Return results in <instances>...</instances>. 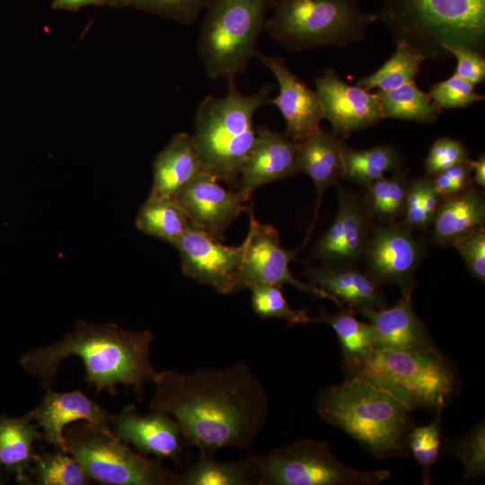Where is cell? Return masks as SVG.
Segmentation results:
<instances>
[{
  "label": "cell",
  "instance_id": "obj_18",
  "mask_svg": "<svg viewBox=\"0 0 485 485\" xmlns=\"http://www.w3.org/2000/svg\"><path fill=\"white\" fill-rule=\"evenodd\" d=\"M190 223L222 239L230 225L246 210V200L200 171L174 199Z\"/></svg>",
  "mask_w": 485,
  "mask_h": 485
},
{
  "label": "cell",
  "instance_id": "obj_39",
  "mask_svg": "<svg viewBox=\"0 0 485 485\" xmlns=\"http://www.w3.org/2000/svg\"><path fill=\"white\" fill-rule=\"evenodd\" d=\"M475 86L454 74L431 85L427 95L442 110L467 108L484 100V95L476 93Z\"/></svg>",
  "mask_w": 485,
  "mask_h": 485
},
{
  "label": "cell",
  "instance_id": "obj_26",
  "mask_svg": "<svg viewBox=\"0 0 485 485\" xmlns=\"http://www.w3.org/2000/svg\"><path fill=\"white\" fill-rule=\"evenodd\" d=\"M38 428L29 413L20 418L0 417V481L4 468L19 481L30 483L34 443L42 437Z\"/></svg>",
  "mask_w": 485,
  "mask_h": 485
},
{
  "label": "cell",
  "instance_id": "obj_24",
  "mask_svg": "<svg viewBox=\"0 0 485 485\" xmlns=\"http://www.w3.org/2000/svg\"><path fill=\"white\" fill-rule=\"evenodd\" d=\"M200 171L192 136L184 132L174 134L154 159L148 197L175 199Z\"/></svg>",
  "mask_w": 485,
  "mask_h": 485
},
{
  "label": "cell",
  "instance_id": "obj_19",
  "mask_svg": "<svg viewBox=\"0 0 485 485\" xmlns=\"http://www.w3.org/2000/svg\"><path fill=\"white\" fill-rule=\"evenodd\" d=\"M299 142L266 126L256 128V137L239 174L237 190L248 201L257 189L293 177L298 169Z\"/></svg>",
  "mask_w": 485,
  "mask_h": 485
},
{
  "label": "cell",
  "instance_id": "obj_10",
  "mask_svg": "<svg viewBox=\"0 0 485 485\" xmlns=\"http://www.w3.org/2000/svg\"><path fill=\"white\" fill-rule=\"evenodd\" d=\"M65 452L91 479L107 485H174L176 472L162 461L131 449L110 430L79 420L64 429Z\"/></svg>",
  "mask_w": 485,
  "mask_h": 485
},
{
  "label": "cell",
  "instance_id": "obj_21",
  "mask_svg": "<svg viewBox=\"0 0 485 485\" xmlns=\"http://www.w3.org/2000/svg\"><path fill=\"white\" fill-rule=\"evenodd\" d=\"M304 275L309 284L330 295L340 310L357 314L366 308L385 307L381 285L356 265L308 267Z\"/></svg>",
  "mask_w": 485,
  "mask_h": 485
},
{
  "label": "cell",
  "instance_id": "obj_46",
  "mask_svg": "<svg viewBox=\"0 0 485 485\" xmlns=\"http://www.w3.org/2000/svg\"><path fill=\"white\" fill-rule=\"evenodd\" d=\"M70 1H73V0H53V2H55L57 4H63V3H66V2H70Z\"/></svg>",
  "mask_w": 485,
  "mask_h": 485
},
{
  "label": "cell",
  "instance_id": "obj_16",
  "mask_svg": "<svg viewBox=\"0 0 485 485\" xmlns=\"http://www.w3.org/2000/svg\"><path fill=\"white\" fill-rule=\"evenodd\" d=\"M110 424L113 435L137 451L181 464L186 444L179 423L170 414L151 410L143 415L129 404L119 413L110 415Z\"/></svg>",
  "mask_w": 485,
  "mask_h": 485
},
{
  "label": "cell",
  "instance_id": "obj_34",
  "mask_svg": "<svg viewBox=\"0 0 485 485\" xmlns=\"http://www.w3.org/2000/svg\"><path fill=\"white\" fill-rule=\"evenodd\" d=\"M32 465L31 484L85 485L92 481L78 461L61 450L35 454Z\"/></svg>",
  "mask_w": 485,
  "mask_h": 485
},
{
  "label": "cell",
  "instance_id": "obj_44",
  "mask_svg": "<svg viewBox=\"0 0 485 485\" xmlns=\"http://www.w3.org/2000/svg\"><path fill=\"white\" fill-rule=\"evenodd\" d=\"M450 57L456 58L454 74L474 84L485 80L484 55L461 46H444Z\"/></svg>",
  "mask_w": 485,
  "mask_h": 485
},
{
  "label": "cell",
  "instance_id": "obj_15",
  "mask_svg": "<svg viewBox=\"0 0 485 485\" xmlns=\"http://www.w3.org/2000/svg\"><path fill=\"white\" fill-rule=\"evenodd\" d=\"M336 216L312 250V257L331 266H350L363 258L374 227L362 198L340 188Z\"/></svg>",
  "mask_w": 485,
  "mask_h": 485
},
{
  "label": "cell",
  "instance_id": "obj_2",
  "mask_svg": "<svg viewBox=\"0 0 485 485\" xmlns=\"http://www.w3.org/2000/svg\"><path fill=\"white\" fill-rule=\"evenodd\" d=\"M153 340L148 330L128 331L114 322L81 320L62 340L29 351L20 363L48 391L55 383L60 362L75 356L84 363L85 382L98 392L106 390L114 395L117 384H122L133 388L140 401L145 385L158 374L150 360Z\"/></svg>",
  "mask_w": 485,
  "mask_h": 485
},
{
  "label": "cell",
  "instance_id": "obj_31",
  "mask_svg": "<svg viewBox=\"0 0 485 485\" xmlns=\"http://www.w3.org/2000/svg\"><path fill=\"white\" fill-rule=\"evenodd\" d=\"M375 94L384 119L431 124L438 119L443 110L415 82L389 91H375Z\"/></svg>",
  "mask_w": 485,
  "mask_h": 485
},
{
  "label": "cell",
  "instance_id": "obj_23",
  "mask_svg": "<svg viewBox=\"0 0 485 485\" xmlns=\"http://www.w3.org/2000/svg\"><path fill=\"white\" fill-rule=\"evenodd\" d=\"M348 145L344 138L321 126L299 142V172L308 175L316 192V205L312 227L315 222L323 195L332 185L343 178L344 154Z\"/></svg>",
  "mask_w": 485,
  "mask_h": 485
},
{
  "label": "cell",
  "instance_id": "obj_14",
  "mask_svg": "<svg viewBox=\"0 0 485 485\" xmlns=\"http://www.w3.org/2000/svg\"><path fill=\"white\" fill-rule=\"evenodd\" d=\"M323 119L331 126V132L342 138L352 133L376 126L384 119L375 94L342 80L332 68L314 77Z\"/></svg>",
  "mask_w": 485,
  "mask_h": 485
},
{
  "label": "cell",
  "instance_id": "obj_36",
  "mask_svg": "<svg viewBox=\"0 0 485 485\" xmlns=\"http://www.w3.org/2000/svg\"><path fill=\"white\" fill-rule=\"evenodd\" d=\"M441 200L430 177L410 180L401 223L412 230L431 226Z\"/></svg>",
  "mask_w": 485,
  "mask_h": 485
},
{
  "label": "cell",
  "instance_id": "obj_20",
  "mask_svg": "<svg viewBox=\"0 0 485 485\" xmlns=\"http://www.w3.org/2000/svg\"><path fill=\"white\" fill-rule=\"evenodd\" d=\"M29 414L41 428L46 442L64 452V429L71 423L84 420L111 431L108 411L81 391L57 392L48 390L41 402Z\"/></svg>",
  "mask_w": 485,
  "mask_h": 485
},
{
  "label": "cell",
  "instance_id": "obj_33",
  "mask_svg": "<svg viewBox=\"0 0 485 485\" xmlns=\"http://www.w3.org/2000/svg\"><path fill=\"white\" fill-rule=\"evenodd\" d=\"M409 183L408 171L399 169L365 188L362 199L372 219L388 224L402 216Z\"/></svg>",
  "mask_w": 485,
  "mask_h": 485
},
{
  "label": "cell",
  "instance_id": "obj_8",
  "mask_svg": "<svg viewBox=\"0 0 485 485\" xmlns=\"http://www.w3.org/2000/svg\"><path fill=\"white\" fill-rule=\"evenodd\" d=\"M274 0H208L197 52L211 79L243 73L258 52Z\"/></svg>",
  "mask_w": 485,
  "mask_h": 485
},
{
  "label": "cell",
  "instance_id": "obj_13",
  "mask_svg": "<svg viewBox=\"0 0 485 485\" xmlns=\"http://www.w3.org/2000/svg\"><path fill=\"white\" fill-rule=\"evenodd\" d=\"M174 247L185 276L222 295L238 292L243 242L238 246L225 245L217 237L190 223Z\"/></svg>",
  "mask_w": 485,
  "mask_h": 485
},
{
  "label": "cell",
  "instance_id": "obj_43",
  "mask_svg": "<svg viewBox=\"0 0 485 485\" xmlns=\"http://www.w3.org/2000/svg\"><path fill=\"white\" fill-rule=\"evenodd\" d=\"M471 161L457 163L431 177L434 187L442 198L457 194L473 185Z\"/></svg>",
  "mask_w": 485,
  "mask_h": 485
},
{
  "label": "cell",
  "instance_id": "obj_32",
  "mask_svg": "<svg viewBox=\"0 0 485 485\" xmlns=\"http://www.w3.org/2000/svg\"><path fill=\"white\" fill-rule=\"evenodd\" d=\"M427 57L416 48L400 42L394 53L374 73L357 81L366 91H389L415 82L422 62Z\"/></svg>",
  "mask_w": 485,
  "mask_h": 485
},
{
  "label": "cell",
  "instance_id": "obj_12",
  "mask_svg": "<svg viewBox=\"0 0 485 485\" xmlns=\"http://www.w3.org/2000/svg\"><path fill=\"white\" fill-rule=\"evenodd\" d=\"M423 242L401 222L374 225L363 258L380 285L394 284L401 296H411L414 276L424 254Z\"/></svg>",
  "mask_w": 485,
  "mask_h": 485
},
{
  "label": "cell",
  "instance_id": "obj_7",
  "mask_svg": "<svg viewBox=\"0 0 485 485\" xmlns=\"http://www.w3.org/2000/svg\"><path fill=\"white\" fill-rule=\"evenodd\" d=\"M265 31L288 51L347 47L362 41L375 13L361 10L360 0H274Z\"/></svg>",
  "mask_w": 485,
  "mask_h": 485
},
{
  "label": "cell",
  "instance_id": "obj_9",
  "mask_svg": "<svg viewBox=\"0 0 485 485\" xmlns=\"http://www.w3.org/2000/svg\"><path fill=\"white\" fill-rule=\"evenodd\" d=\"M243 459L258 485H376L387 470L360 471L340 462L324 441L298 439Z\"/></svg>",
  "mask_w": 485,
  "mask_h": 485
},
{
  "label": "cell",
  "instance_id": "obj_17",
  "mask_svg": "<svg viewBox=\"0 0 485 485\" xmlns=\"http://www.w3.org/2000/svg\"><path fill=\"white\" fill-rule=\"evenodd\" d=\"M274 75L278 93L269 104L276 106L285 123L284 134L295 142H301L320 127L323 111L316 91L294 74L282 57L269 56L258 50L255 55Z\"/></svg>",
  "mask_w": 485,
  "mask_h": 485
},
{
  "label": "cell",
  "instance_id": "obj_41",
  "mask_svg": "<svg viewBox=\"0 0 485 485\" xmlns=\"http://www.w3.org/2000/svg\"><path fill=\"white\" fill-rule=\"evenodd\" d=\"M471 160L468 150L461 141L448 137H439L432 144L425 159L426 177L431 178L457 163Z\"/></svg>",
  "mask_w": 485,
  "mask_h": 485
},
{
  "label": "cell",
  "instance_id": "obj_22",
  "mask_svg": "<svg viewBox=\"0 0 485 485\" xmlns=\"http://www.w3.org/2000/svg\"><path fill=\"white\" fill-rule=\"evenodd\" d=\"M373 326L375 349L425 350L436 346L415 313L411 296H401L390 308H366L357 313Z\"/></svg>",
  "mask_w": 485,
  "mask_h": 485
},
{
  "label": "cell",
  "instance_id": "obj_6",
  "mask_svg": "<svg viewBox=\"0 0 485 485\" xmlns=\"http://www.w3.org/2000/svg\"><path fill=\"white\" fill-rule=\"evenodd\" d=\"M348 375L362 377L389 392L410 411L439 415L457 388L452 366L437 348L425 350L375 349Z\"/></svg>",
  "mask_w": 485,
  "mask_h": 485
},
{
  "label": "cell",
  "instance_id": "obj_35",
  "mask_svg": "<svg viewBox=\"0 0 485 485\" xmlns=\"http://www.w3.org/2000/svg\"><path fill=\"white\" fill-rule=\"evenodd\" d=\"M251 294V307L261 319L278 318L288 324H301L320 322L312 318L309 309H295L285 298L281 286L272 284H256L249 287Z\"/></svg>",
  "mask_w": 485,
  "mask_h": 485
},
{
  "label": "cell",
  "instance_id": "obj_42",
  "mask_svg": "<svg viewBox=\"0 0 485 485\" xmlns=\"http://www.w3.org/2000/svg\"><path fill=\"white\" fill-rule=\"evenodd\" d=\"M454 246L463 257L470 273L481 282L485 280V228L479 226Z\"/></svg>",
  "mask_w": 485,
  "mask_h": 485
},
{
  "label": "cell",
  "instance_id": "obj_30",
  "mask_svg": "<svg viewBox=\"0 0 485 485\" xmlns=\"http://www.w3.org/2000/svg\"><path fill=\"white\" fill-rule=\"evenodd\" d=\"M402 156L391 144L356 150L348 146L344 154L343 180L366 188L388 172L401 169Z\"/></svg>",
  "mask_w": 485,
  "mask_h": 485
},
{
  "label": "cell",
  "instance_id": "obj_37",
  "mask_svg": "<svg viewBox=\"0 0 485 485\" xmlns=\"http://www.w3.org/2000/svg\"><path fill=\"white\" fill-rule=\"evenodd\" d=\"M208 0H108L111 7H134L183 25L194 24Z\"/></svg>",
  "mask_w": 485,
  "mask_h": 485
},
{
  "label": "cell",
  "instance_id": "obj_11",
  "mask_svg": "<svg viewBox=\"0 0 485 485\" xmlns=\"http://www.w3.org/2000/svg\"><path fill=\"white\" fill-rule=\"evenodd\" d=\"M247 211L250 225L243 241L244 251L238 276V291L249 289L256 284L281 287L288 284L313 296L332 301L323 291L299 280L292 274L289 263L297 251L285 249L280 243L277 229L257 220L250 206Z\"/></svg>",
  "mask_w": 485,
  "mask_h": 485
},
{
  "label": "cell",
  "instance_id": "obj_3",
  "mask_svg": "<svg viewBox=\"0 0 485 485\" xmlns=\"http://www.w3.org/2000/svg\"><path fill=\"white\" fill-rule=\"evenodd\" d=\"M318 414L355 439L378 459L408 455L414 422L410 410L389 392L367 380L348 375L341 384L320 392Z\"/></svg>",
  "mask_w": 485,
  "mask_h": 485
},
{
  "label": "cell",
  "instance_id": "obj_28",
  "mask_svg": "<svg viewBox=\"0 0 485 485\" xmlns=\"http://www.w3.org/2000/svg\"><path fill=\"white\" fill-rule=\"evenodd\" d=\"M255 477L246 461H218L200 453L198 458L176 472L174 485H251Z\"/></svg>",
  "mask_w": 485,
  "mask_h": 485
},
{
  "label": "cell",
  "instance_id": "obj_1",
  "mask_svg": "<svg viewBox=\"0 0 485 485\" xmlns=\"http://www.w3.org/2000/svg\"><path fill=\"white\" fill-rule=\"evenodd\" d=\"M151 410L172 416L187 445L214 455L225 447L250 449L264 429L267 391L240 362L220 369L158 372Z\"/></svg>",
  "mask_w": 485,
  "mask_h": 485
},
{
  "label": "cell",
  "instance_id": "obj_27",
  "mask_svg": "<svg viewBox=\"0 0 485 485\" xmlns=\"http://www.w3.org/2000/svg\"><path fill=\"white\" fill-rule=\"evenodd\" d=\"M319 316L320 321L335 331L348 373L361 366L375 350V331L370 322H360L355 314L345 310L330 313L323 307H320Z\"/></svg>",
  "mask_w": 485,
  "mask_h": 485
},
{
  "label": "cell",
  "instance_id": "obj_38",
  "mask_svg": "<svg viewBox=\"0 0 485 485\" xmlns=\"http://www.w3.org/2000/svg\"><path fill=\"white\" fill-rule=\"evenodd\" d=\"M441 445V428L436 418L427 426L416 427L410 430L408 438V448L423 472V481L428 484L430 481V471L438 458Z\"/></svg>",
  "mask_w": 485,
  "mask_h": 485
},
{
  "label": "cell",
  "instance_id": "obj_45",
  "mask_svg": "<svg viewBox=\"0 0 485 485\" xmlns=\"http://www.w3.org/2000/svg\"><path fill=\"white\" fill-rule=\"evenodd\" d=\"M472 164V181L473 185L481 188L485 187V155L481 154L476 160L471 161Z\"/></svg>",
  "mask_w": 485,
  "mask_h": 485
},
{
  "label": "cell",
  "instance_id": "obj_25",
  "mask_svg": "<svg viewBox=\"0 0 485 485\" xmlns=\"http://www.w3.org/2000/svg\"><path fill=\"white\" fill-rule=\"evenodd\" d=\"M485 223V198L474 185L443 198L431 224V241L453 245Z\"/></svg>",
  "mask_w": 485,
  "mask_h": 485
},
{
  "label": "cell",
  "instance_id": "obj_5",
  "mask_svg": "<svg viewBox=\"0 0 485 485\" xmlns=\"http://www.w3.org/2000/svg\"><path fill=\"white\" fill-rule=\"evenodd\" d=\"M375 14L395 44L407 43L427 59L450 57L445 45L485 53V0H383Z\"/></svg>",
  "mask_w": 485,
  "mask_h": 485
},
{
  "label": "cell",
  "instance_id": "obj_29",
  "mask_svg": "<svg viewBox=\"0 0 485 485\" xmlns=\"http://www.w3.org/2000/svg\"><path fill=\"white\" fill-rule=\"evenodd\" d=\"M190 220L174 199L147 197L136 217L142 233L173 247L190 226Z\"/></svg>",
  "mask_w": 485,
  "mask_h": 485
},
{
  "label": "cell",
  "instance_id": "obj_4",
  "mask_svg": "<svg viewBox=\"0 0 485 485\" xmlns=\"http://www.w3.org/2000/svg\"><path fill=\"white\" fill-rule=\"evenodd\" d=\"M226 81L225 96L207 95L198 104L191 136L201 171L237 190L241 168L256 137L254 114L269 104L275 85L267 84L246 95L235 76Z\"/></svg>",
  "mask_w": 485,
  "mask_h": 485
},
{
  "label": "cell",
  "instance_id": "obj_40",
  "mask_svg": "<svg viewBox=\"0 0 485 485\" xmlns=\"http://www.w3.org/2000/svg\"><path fill=\"white\" fill-rule=\"evenodd\" d=\"M454 453L463 466L465 479H475L485 472V426L478 424L456 445Z\"/></svg>",
  "mask_w": 485,
  "mask_h": 485
}]
</instances>
